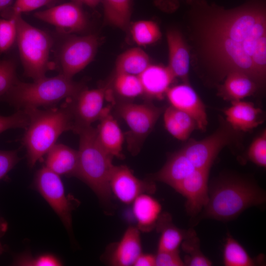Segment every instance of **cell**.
Returning <instances> with one entry per match:
<instances>
[{
	"instance_id": "obj_34",
	"label": "cell",
	"mask_w": 266,
	"mask_h": 266,
	"mask_svg": "<svg viewBox=\"0 0 266 266\" xmlns=\"http://www.w3.org/2000/svg\"><path fill=\"white\" fill-rule=\"evenodd\" d=\"M14 265L22 266H60L62 261L56 256L50 253H44L33 256L29 253L17 256Z\"/></svg>"
},
{
	"instance_id": "obj_37",
	"label": "cell",
	"mask_w": 266,
	"mask_h": 266,
	"mask_svg": "<svg viewBox=\"0 0 266 266\" xmlns=\"http://www.w3.org/2000/svg\"><path fill=\"white\" fill-rule=\"evenodd\" d=\"M249 159L255 165L263 167L266 166V131L264 130L252 142L248 152Z\"/></svg>"
},
{
	"instance_id": "obj_21",
	"label": "cell",
	"mask_w": 266,
	"mask_h": 266,
	"mask_svg": "<svg viewBox=\"0 0 266 266\" xmlns=\"http://www.w3.org/2000/svg\"><path fill=\"white\" fill-rule=\"evenodd\" d=\"M141 253L139 230L129 227L114 251L111 259V264L116 266H133Z\"/></svg>"
},
{
	"instance_id": "obj_19",
	"label": "cell",
	"mask_w": 266,
	"mask_h": 266,
	"mask_svg": "<svg viewBox=\"0 0 266 266\" xmlns=\"http://www.w3.org/2000/svg\"><path fill=\"white\" fill-rule=\"evenodd\" d=\"M96 129L98 140L103 148L113 157L122 159L124 135L110 112L100 120Z\"/></svg>"
},
{
	"instance_id": "obj_32",
	"label": "cell",
	"mask_w": 266,
	"mask_h": 266,
	"mask_svg": "<svg viewBox=\"0 0 266 266\" xmlns=\"http://www.w3.org/2000/svg\"><path fill=\"white\" fill-rule=\"evenodd\" d=\"M117 93L126 98H134L143 94L138 76L122 72H116L114 82Z\"/></svg>"
},
{
	"instance_id": "obj_43",
	"label": "cell",
	"mask_w": 266,
	"mask_h": 266,
	"mask_svg": "<svg viewBox=\"0 0 266 266\" xmlns=\"http://www.w3.org/2000/svg\"><path fill=\"white\" fill-rule=\"evenodd\" d=\"M7 224L6 222L0 218V237L2 236L6 232Z\"/></svg>"
},
{
	"instance_id": "obj_23",
	"label": "cell",
	"mask_w": 266,
	"mask_h": 266,
	"mask_svg": "<svg viewBox=\"0 0 266 266\" xmlns=\"http://www.w3.org/2000/svg\"><path fill=\"white\" fill-rule=\"evenodd\" d=\"M133 203V213L138 224V229L146 232L151 231L157 224L161 216V204L145 193L137 197Z\"/></svg>"
},
{
	"instance_id": "obj_14",
	"label": "cell",
	"mask_w": 266,
	"mask_h": 266,
	"mask_svg": "<svg viewBox=\"0 0 266 266\" xmlns=\"http://www.w3.org/2000/svg\"><path fill=\"white\" fill-rule=\"evenodd\" d=\"M109 186L111 193L120 201L127 204L133 203L139 195L153 193L156 190L153 183L138 179L125 166H114Z\"/></svg>"
},
{
	"instance_id": "obj_31",
	"label": "cell",
	"mask_w": 266,
	"mask_h": 266,
	"mask_svg": "<svg viewBox=\"0 0 266 266\" xmlns=\"http://www.w3.org/2000/svg\"><path fill=\"white\" fill-rule=\"evenodd\" d=\"M183 251L186 253L184 258L185 266H210L212 262L206 257L200 249V241L195 231L181 243Z\"/></svg>"
},
{
	"instance_id": "obj_35",
	"label": "cell",
	"mask_w": 266,
	"mask_h": 266,
	"mask_svg": "<svg viewBox=\"0 0 266 266\" xmlns=\"http://www.w3.org/2000/svg\"><path fill=\"white\" fill-rule=\"evenodd\" d=\"M17 26L15 18H0V54L8 51L16 41Z\"/></svg>"
},
{
	"instance_id": "obj_20",
	"label": "cell",
	"mask_w": 266,
	"mask_h": 266,
	"mask_svg": "<svg viewBox=\"0 0 266 266\" xmlns=\"http://www.w3.org/2000/svg\"><path fill=\"white\" fill-rule=\"evenodd\" d=\"M45 166L59 175L75 176L78 162V150L55 143L47 153Z\"/></svg>"
},
{
	"instance_id": "obj_27",
	"label": "cell",
	"mask_w": 266,
	"mask_h": 266,
	"mask_svg": "<svg viewBox=\"0 0 266 266\" xmlns=\"http://www.w3.org/2000/svg\"><path fill=\"white\" fill-rule=\"evenodd\" d=\"M150 64L147 53L139 47L129 49L122 53L116 63V72L138 76Z\"/></svg>"
},
{
	"instance_id": "obj_11",
	"label": "cell",
	"mask_w": 266,
	"mask_h": 266,
	"mask_svg": "<svg viewBox=\"0 0 266 266\" xmlns=\"http://www.w3.org/2000/svg\"><path fill=\"white\" fill-rule=\"evenodd\" d=\"M234 131L227 123L203 139L190 140L179 150L196 169H210L221 150L232 140Z\"/></svg>"
},
{
	"instance_id": "obj_6",
	"label": "cell",
	"mask_w": 266,
	"mask_h": 266,
	"mask_svg": "<svg viewBox=\"0 0 266 266\" xmlns=\"http://www.w3.org/2000/svg\"><path fill=\"white\" fill-rule=\"evenodd\" d=\"M12 18L16 20V42L24 75L33 80L46 76L48 71L56 68V64L50 61L52 37L25 21L22 14Z\"/></svg>"
},
{
	"instance_id": "obj_42",
	"label": "cell",
	"mask_w": 266,
	"mask_h": 266,
	"mask_svg": "<svg viewBox=\"0 0 266 266\" xmlns=\"http://www.w3.org/2000/svg\"><path fill=\"white\" fill-rule=\"evenodd\" d=\"M12 0H0V13L11 5Z\"/></svg>"
},
{
	"instance_id": "obj_36",
	"label": "cell",
	"mask_w": 266,
	"mask_h": 266,
	"mask_svg": "<svg viewBox=\"0 0 266 266\" xmlns=\"http://www.w3.org/2000/svg\"><path fill=\"white\" fill-rule=\"evenodd\" d=\"M16 65L12 60L0 61V98L4 95L17 81Z\"/></svg>"
},
{
	"instance_id": "obj_5",
	"label": "cell",
	"mask_w": 266,
	"mask_h": 266,
	"mask_svg": "<svg viewBox=\"0 0 266 266\" xmlns=\"http://www.w3.org/2000/svg\"><path fill=\"white\" fill-rule=\"evenodd\" d=\"M85 88L83 83L59 73L51 77L45 76L32 83L18 80L0 98L19 110L48 108L63 100L73 98Z\"/></svg>"
},
{
	"instance_id": "obj_44",
	"label": "cell",
	"mask_w": 266,
	"mask_h": 266,
	"mask_svg": "<svg viewBox=\"0 0 266 266\" xmlns=\"http://www.w3.org/2000/svg\"><path fill=\"white\" fill-rule=\"evenodd\" d=\"M81 2H83L90 7H95L101 0H79Z\"/></svg>"
},
{
	"instance_id": "obj_30",
	"label": "cell",
	"mask_w": 266,
	"mask_h": 266,
	"mask_svg": "<svg viewBox=\"0 0 266 266\" xmlns=\"http://www.w3.org/2000/svg\"><path fill=\"white\" fill-rule=\"evenodd\" d=\"M131 33L134 42L139 46H146L157 41L161 37L158 25L150 20H140L133 24Z\"/></svg>"
},
{
	"instance_id": "obj_16",
	"label": "cell",
	"mask_w": 266,
	"mask_h": 266,
	"mask_svg": "<svg viewBox=\"0 0 266 266\" xmlns=\"http://www.w3.org/2000/svg\"><path fill=\"white\" fill-rule=\"evenodd\" d=\"M224 112L227 123L235 131L248 132L263 122L260 118L262 110L250 102L232 101Z\"/></svg>"
},
{
	"instance_id": "obj_24",
	"label": "cell",
	"mask_w": 266,
	"mask_h": 266,
	"mask_svg": "<svg viewBox=\"0 0 266 266\" xmlns=\"http://www.w3.org/2000/svg\"><path fill=\"white\" fill-rule=\"evenodd\" d=\"M258 86L247 74L241 71H234L225 76L220 94L224 100L231 101L242 100L252 95Z\"/></svg>"
},
{
	"instance_id": "obj_8",
	"label": "cell",
	"mask_w": 266,
	"mask_h": 266,
	"mask_svg": "<svg viewBox=\"0 0 266 266\" xmlns=\"http://www.w3.org/2000/svg\"><path fill=\"white\" fill-rule=\"evenodd\" d=\"M96 34L71 35L62 43L56 53L60 73L72 79L94 59L99 45Z\"/></svg>"
},
{
	"instance_id": "obj_2",
	"label": "cell",
	"mask_w": 266,
	"mask_h": 266,
	"mask_svg": "<svg viewBox=\"0 0 266 266\" xmlns=\"http://www.w3.org/2000/svg\"><path fill=\"white\" fill-rule=\"evenodd\" d=\"M266 193L256 183L238 176L222 177L208 186L203 217L228 221L246 209L264 203Z\"/></svg>"
},
{
	"instance_id": "obj_7",
	"label": "cell",
	"mask_w": 266,
	"mask_h": 266,
	"mask_svg": "<svg viewBox=\"0 0 266 266\" xmlns=\"http://www.w3.org/2000/svg\"><path fill=\"white\" fill-rule=\"evenodd\" d=\"M117 111L129 129L126 137L128 148L136 154L153 130L163 108L149 103L123 102L117 105Z\"/></svg>"
},
{
	"instance_id": "obj_26",
	"label": "cell",
	"mask_w": 266,
	"mask_h": 266,
	"mask_svg": "<svg viewBox=\"0 0 266 266\" xmlns=\"http://www.w3.org/2000/svg\"><path fill=\"white\" fill-rule=\"evenodd\" d=\"M168 216H160L157 224L161 231L158 251H176L182 241L194 230L188 231L178 228L170 223Z\"/></svg>"
},
{
	"instance_id": "obj_45",
	"label": "cell",
	"mask_w": 266,
	"mask_h": 266,
	"mask_svg": "<svg viewBox=\"0 0 266 266\" xmlns=\"http://www.w3.org/2000/svg\"><path fill=\"white\" fill-rule=\"evenodd\" d=\"M4 251V247L2 245V244L0 242V255Z\"/></svg>"
},
{
	"instance_id": "obj_41",
	"label": "cell",
	"mask_w": 266,
	"mask_h": 266,
	"mask_svg": "<svg viewBox=\"0 0 266 266\" xmlns=\"http://www.w3.org/2000/svg\"><path fill=\"white\" fill-rule=\"evenodd\" d=\"M133 266H155V256L141 253L135 260Z\"/></svg>"
},
{
	"instance_id": "obj_13",
	"label": "cell",
	"mask_w": 266,
	"mask_h": 266,
	"mask_svg": "<svg viewBox=\"0 0 266 266\" xmlns=\"http://www.w3.org/2000/svg\"><path fill=\"white\" fill-rule=\"evenodd\" d=\"M209 171L196 169L173 188L186 198V211L192 217L200 213L208 202Z\"/></svg>"
},
{
	"instance_id": "obj_4",
	"label": "cell",
	"mask_w": 266,
	"mask_h": 266,
	"mask_svg": "<svg viewBox=\"0 0 266 266\" xmlns=\"http://www.w3.org/2000/svg\"><path fill=\"white\" fill-rule=\"evenodd\" d=\"M79 136L78 162L75 176L84 182L102 202L111 198L109 181L114 166L112 156L99 143L92 126L77 129Z\"/></svg>"
},
{
	"instance_id": "obj_15",
	"label": "cell",
	"mask_w": 266,
	"mask_h": 266,
	"mask_svg": "<svg viewBox=\"0 0 266 266\" xmlns=\"http://www.w3.org/2000/svg\"><path fill=\"white\" fill-rule=\"evenodd\" d=\"M166 96L171 106L189 115L195 121L198 129L205 130L208 120L205 105L189 83L170 87Z\"/></svg>"
},
{
	"instance_id": "obj_29",
	"label": "cell",
	"mask_w": 266,
	"mask_h": 266,
	"mask_svg": "<svg viewBox=\"0 0 266 266\" xmlns=\"http://www.w3.org/2000/svg\"><path fill=\"white\" fill-rule=\"evenodd\" d=\"M223 262L226 266H253V260L243 247L231 235L226 238L223 251Z\"/></svg>"
},
{
	"instance_id": "obj_40",
	"label": "cell",
	"mask_w": 266,
	"mask_h": 266,
	"mask_svg": "<svg viewBox=\"0 0 266 266\" xmlns=\"http://www.w3.org/2000/svg\"><path fill=\"white\" fill-rule=\"evenodd\" d=\"M184 262L179 256V251H157L155 266H183Z\"/></svg>"
},
{
	"instance_id": "obj_3",
	"label": "cell",
	"mask_w": 266,
	"mask_h": 266,
	"mask_svg": "<svg viewBox=\"0 0 266 266\" xmlns=\"http://www.w3.org/2000/svg\"><path fill=\"white\" fill-rule=\"evenodd\" d=\"M23 110L27 114L29 122L22 142L26 149L28 165L33 167L56 143L64 132L72 131L73 121L65 103L59 107Z\"/></svg>"
},
{
	"instance_id": "obj_22",
	"label": "cell",
	"mask_w": 266,
	"mask_h": 266,
	"mask_svg": "<svg viewBox=\"0 0 266 266\" xmlns=\"http://www.w3.org/2000/svg\"><path fill=\"white\" fill-rule=\"evenodd\" d=\"M196 169L187 157L179 150L169 158L155 174V178L173 188Z\"/></svg>"
},
{
	"instance_id": "obj_1",
	"label": "cell",
	"mask_w": 266,
	"mask_h": 266,
	"mask_svg": "<svg viewBox=\"0 0 266 266\" xmlns=\"http://www.w3.org/2000/svg\"><path fill=\"white\" fill-rule=\"evenodd\" d=\"M200 37L205 59L221 77L238 71L258 86L266 74V13L255 1L232 9L204 5Z\"/></svg>"
},
{
	"instance_id": "obj_9",
	"label": "cell",
	"mask_w": 266,
	"mask_h": 266,
	"mask_svg": "<svg viewBox=\"0 0 266 266\" xmlns=\"http://www.w3.org/2000/svg\"><path fill=\"white\" fill-rule=\"evenodd\" d=\"M33 186L58 215L66 229L70 231L73 199L66 195L60 176L43 166L35 173Z\"/></svg>"
},
{
	"instance_id": "obj_38",
	"label": "cell",
	"mask_w": 266,
	"mask_h": 266,
	"mask_svg": "<svg viewBox=\"0 0 266 266\" xmlns=\"http://www.w3.org/2000/svg\"><path fill=\"white\" fill-rule=\"evenodd\" d=\"M29 120L27 114L23 109L7 116L0 115V133L9 129L22 128L26 129Z\"/></svg>"
},
{
	"instance_id": "obj_39",
	"label": "cell",
	"mask_w": 266,
	"mask_h": 266,
	"mask_svg": "<svg viewBox=\"0 0 266 266\" xmlns=\"http://www.w3.org/2000/svg\"><path fill=\"white\" fill-rule=\"evenodd\" d=\"M20 160L17 150H0V180L7 175Z\"/></svg>"
},
{
	"instance_id": "obj_28",
	"label": "cell",
	"mask_w": 266,
	"mask_h": 266,
	"mask_svg": "<svg viewBox=\"0 0 266 266\" xmlns=\"http://www.w3.org/2000/svg\"><path fill=\"white\" fill-rule=\"evenodd\" d=\"M104 14L111 25L122 29L128 26L131 15V0H103Z\"/></svg>"
},
{
	"instance_id": "obj_10",
	"label": "cell",
	"mask_w": 266,
	"mask_h": 266,
	"mask_svg": "<svg viewBox=\"0 0 266 266\" xmlns=\"http://www.w3.org/2000/svg\"><path fill=\"white\" fill-rule=\"evenodd\" d=\"M107 88L82 90L73 98L66 100L64 102L68 108L73 121L74 132L77 129L89 127L109 112L110 105H105Z\"/></svg>"
},
{
	"instance_id": "obj_33",
	"label": "cell",
	"mask_w": 266,
	"mask_h": 266,
	"mask_svg": "<svg viewBox=\"0 0 266 266\" xmlns=\"http://www.w3.org/2000/svg\"><path fill=\"white\" fill-rule=\"evenodd\" d=\"M63 0H16L11 5L0 14L2 18L10 19L23 12L31 11L40 7H49L57 5Z\"/></svg>"
},
{
	"instance_id": "obj_25",
	"label": "cell",
	"mask_w": 266,
	"mask_h": 266,
	"mask_svg": "<svg viewBox=\"0 0 266 266\" xmlns=\"http://www.w3.org/2000/svg\"><path fill=\"white\" fill-rule=\"evenodd\" d=\"M164 122L167 131L174 137L185 140L198 129L195 121L187 113L171 105L164 112Z\"/></svg>"
},
{
	"instance_id": "obj_12",
	"label": "cell",
	"mask_w": 266,
	"mask_h": 266,
	"mask_svg": "<svg viewBox=\"0 0 266 266\" xmlns=\"http://www.w3.org/2000/svg\"><path fill=\"white\" fill-rule=\"evenodd\" d=\"M79 0L55 5L36 12V18L53 25L61 33L67 34L80 32L88 26L87 18Z\"/></svg>"
},
{
	"instance_id": "obj_17",
	"label": "cell",
	"mask_w": 266,
	"mask_h": 266,
	"mask_svg": "<svg viewBox=\"0 0 266 266\" xmlns=\"http://www.w3.org/2000/svg\"><path fill=\"white\" fill-rule=\"evenodd\" d=\"M143 94L163 99L175 78L168 66L150 64L138 76Z\"/></svg>"
},
{
	"instance_id": "obj_18",
	"label": "cell",
	"mask_w": 266,
	"mask_h": 266,
	"mask_svg": "<svg viewBox=\"0 0 266 266\" xmlns=\"http://www.w3.org/2000/svg\"><path fill=\"white\" fill-rule=\"evenodd\" d=\"M168 49V67L175 77L182 79L188 83L190 68L189 50L180 33L171 30L166 34Z\"/></svg>"
}]
</instances>
